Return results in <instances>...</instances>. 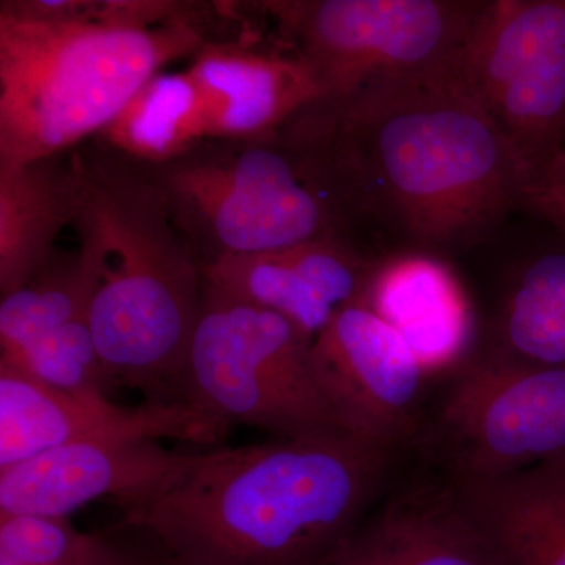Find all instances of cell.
<instances>
[{
    "mask_svg": "<svg viewBox=\"0 0 565 565\" xmlns=\"http://www.w3.org/2000/svg\"><path fill=\"white\" fill-rule=\"evenodd\" d=\"M278 136L351 221L423 247L473 245L519 210L525 163L449 74L319 98Z\"/></svg>",
    "mask_w": 565,
    "mask_h": 565,
    "instance_id": "6da1fadb",
    "label": "cell"
},
{
    "mask_svg": "<svg viewBox=\"0 0 565 565\" xmlns=\"http://www.w3.org/2000/svg\"><path fill=\"white\" fill-rule=\"evenodd\" d=\"M396 452L351 434L200 452L162 492L122 505L178 565H321L360 525Z\"/></svg>",
    "mask_w": 565,
    "mask_h": 565,
    "instance_id": "7a4b0ae2",
    "label": "cell"
},
{
    "mask_svg": "<svg viewBox=\"0 0 565 565\" xmlns=\"http://www.w3.org/2000/svg\"><path fill=\"white\" fill-rule=\"evenodd\" d=\"M73 226L96 266L90 327L110 384L150 394L182 385L204 273L150 167L102 145L74 150Z\"/></svg>",
    "mask_w": 565,
    "mask_h": 565,
    "instance_id": "3957f363",
    "label": "cell"
},
{
    "mask_svg": "<svg viewBox=\"0 0 565 565\" xmlns=\"http://www.w3.org/2000/svg\"><path fill=\"white\" fill-rule=\"evenodd\" d=\"M196 25L0 13V172L95 139L163 66L206 43Z\"/></svg>",
    "mask_w": 565,
    "mask_h": 565,
    "instance_id": "277c9868",
    "label": "cell"
},
{
    "mask_svg": "<svg viewBox=\"0 0 565 565\" xmlns=\"http://www.w3.org/2000/svg\"><path fill=\"white\" fill-rule=\"evenodd\" d=\"M148 167L203 269L226 256L345 237L351 221L278 132L204 140L177 161Z\"/></svg>",
    "mask_w": 565,
    "mask_h": 565,
    "instance_id": "5b68a950",
    "label": "cell"
},
{
    "mask_svg": "<svg viewBox=\"0 0 565 565\" xmlns=\"http://www.w3.org/2000/svg\"><path fill=\"white\" fill-rule=\"evenodd\" d=\"M313 344L282 316L204 281L182 375L184 401L226 426L259 427L278 438L351 434L319 382Z\"/></svg>",
    "mask_w": 565,
    "mask_h": 565,
    "instance_id": "8992f818",
    "label": "cell"
},
{
    "mask_svg": "<svg viewBox=\"0 0 565 565\" xmlns=\"http://www.w3.org/2000/svg\"><path fill=\"white\" fill-rule=\"evenodd\" d=\"M482 6L471 0L259 3L289 51L313 73L321 98L379 81L448 74Z\"/></svg>",
    "mask_w": 565,
    "mask_h": 565,
    "instance_id": "52a82bcc",
    "label": "cell"
},
{
    "mask_svg": "<svg viewBox=\"0 0 565 565\" xmlns=\"http://www.w3.org/2000/svg\"><path fill=\"white\" fill-rule=\"evenodd\" d=\"M449 482L486 481L565 459V370L468 360L426 433Z\"/></svg>",
    "mask_w": 565,
    "mask_h": 565,
    "instance_id": "ba28073f",
    "label": "cell"
},
{
    "mask_svg": "<svg viewBox=\"0 0 565 565\" xmlns=\"http://www.w3.org/2000/svg\"><path fill=\"white\" fill-rule=\"evenodd\" d=\"M313 353L319 382L349 433L393 452L419 437L427 375L401 334L366 305L340 308Z\"/></svg>",
    "mask_w": 565,
    "mask_h": 565,
    "instance_id": "9c48e42d",
    "label": "cell"
},
{
    "mask_svg": "<svg viewBox=\"0 0 565 565\" xmlns=\"http://www.w3.org/2000/svg\"><path fill=\"white\" fill-rule=\"evenodd\" d=\"M228 429L188 401H148L125 407L106 394L52 388L0 363V470L85 441L170 438L211 446Z\"/></svg>",
    "mask_w": 565,
    "mask_h": 565,
    "instance_id": "30bf717a",
    "label": "cell"
},
{
    "mask_svg": "<svg viewBox=\"0 0 565 565\" xmlns=\"http://www.w3.org/2000/svg\"><path fill=\"white\" fill-rule=\"evenodd\" d=\"M200 452L148 438H111L52 449L0 470V515L68 516L111 498L120 508L173 484Z\"/></svg>",
    "mask_w": 565,
    "mask_h": 565,
    "instance_id": "8fae6325",
    "label": "cell"
},
{
    "mask_svg": "<svg viewBox=\"0 0 565 565\" xmlns=\"http://www.w3.org/2000/svg\"><path fill=\"white\" fill-rule=\"evenodd\" d=\"M188 71L202 95L207 140L274 136L322 96L313 73L292 51L206 41Z\"/></svg>",
    "mask_w": 565,
    "mask_h": 565,
    "instance_id": "7c38bea8",
    "label": "cell"
},
{
    "mask_svg": "<svg viewBox=\"0 0 565 565\" xmlns=\"http://www.w3.org/2000/svg\"><path fill=\"white\" fill-rule=\"evenodd\" d=\"M362 303L401 334L427 377L468 362L473 310L456 274L435 256L375 262Z\"/></svg>",
    "mask_w": 565,
    "mask_h": 565,
    "instance_id": "4fadbf2b",
    "label": "cell"
},
{
    "mask_svg": "<svg viewBox=\"0 0 565 565\" xmlns=\"http://www.w3.org/2000/svg\"><path fill=\"white\" fill-rule=\"evenodd\" d=\"M321 565H501L452 486L394 497Z\"/></svg>",
    "mask_w": 565,
    "mask_h": 565,
    "instance_id": "5bb4252c",
    "label": "cell"
},
{
    "mask_svg": "<svg viewBox=\"0 0 565 565\" xmlns=\"http://www.w3.org/2000/svg\"><path fill=\"white\" fill-rule=\"evenodd\" d=\"M449 484L501 565H565V459Z\"/></svg>",
    "mask_w": 565,
    "mask_h": 565,
    "instance_id": "9a60e30c",
    "label": "cell"
},
{
    "mask_svg": "<svg viewBox=\"0 0 565 565\" xmlns=\"http://www.w3.org/2000/svg\"><path fill=\"white\" fill-rule=\"evenodd\" d=\"M0 172V292L17 291L51 262L79 211L74 151Z\"/></svg>",
    "mask_w": 565,
    "mask_h": 565,
    "instance_id": "2e32d148",
    "label": "cell"
},
{
    "mask_svg": "<svg viewBox=\"0 0 565 565\" xmlns=\"http://www.w3.org/2000/svg\"><path fill=\"white\" fill-rule=\"evenodd\" d=\"M563 46L565 0H492L448 74L487 109L523 70Z\"/></svg>",
    "mask_w": 565,
    "mask_h": 565,
    "instance_id": "e0dca14e",
    "label": "cell"
},
{
    "mask_svg": "<svg viewBox=\"0 0 565 565\" xmlns=\"http://www.w3.org/2000/svg\"><path fill=\"white\" fill-rule=\"evenodd\" d=\"M95 139L107 150L145 166L177 161L207 140L195 81L189 71L154 74Z\"/></svg>",
    "mask_w": 565,
    "mask_h": 565,
    "instance_id": "ac0fdd59",
    "label": "cell"
},
{
    "mask_svg": "<svg viewBox=\"0 0 565 565\" xmlns=\"http://www.w3.org/2000/svg\"><path fill=\"white\" fill-rule=\"evenodd\" d=\"M498 355L565 370V234L523 264L505 297Z\"/></svg>",
    "mask_w": 565,
    "mask_h": 565,
    "instance_id": "d6986e66",
    "label": "cell"
},
{
    "mask_svg": "<svg viewBox=\"0 0 565 565\" xmlns=\"http://www.w3.org/2000/svg\"><path fill=\"white\" fill-rule=\"evenodd\" d=\"M96 266L82 245L71 253L55 252L47 266L0 302V355H9L90 315Z\"/></svg>",
    "mask_w": 565,
    "mask_h": 565,
    "instance_id": "ffe728a7",
    "label": "cell"
},
{
    "mask_svg": "<svg viewBox=\"0 0 565 565\" xmlns=\"http://www.w3.org/2000/svg\"><path fill=\"white\" fill-rule=\"evenodd\" d=\"M203 273L212 288L282 316L311 340L338 311L277 250L226 256L204 267Z\"/></svg>",
    "mask_w": 565,
    "mask_h": 565,
    "instance_id": "44dd1931",
    "label": "cell"
},
{
    "mask_svg": "<svg viewBox=\"0 0 565 565\" xmlns=\"http://www.w3.org/2000/svg\"><path fill=\"white\" fill-rule=\"evenodd\" d=\"M0 363L63 392L106 394V385L110 384L88 316L44 334L20 351L0 355Z\"/></svg>",
    "mask_w": 565,
    "mask_h": 565,
    "instance_id": "7402d4cb",
    "label": "cell"
},
{
    "mask_svg": "<svg viewBox=\"0 0 565 565\" xmlns=\"http://www.w3.org/2000/svg\"><path fill=\"white\" fill-rule=\"evenodd\" d=\"M114 537L81 533L66 516L0 515V556L18 565H109Z\"/></svg>",
    "mask_w": 565,
    "mask_h": 565,
    "instance_id": "603a6c76",
    "label": "cell"
},
{
    "mask_svg": "<svg viewBox=\"0 0 565 565\" xmlns=\"http://www.w3.org/2000/svg\"><path fill=\"white\" fill-rule=\"evenodd\" d=\"M277 252L334 310L362 303L375 262L356 250L348 237L307 241Z\"/></svg>",
    "mask_w": 565,
    "mask_h": 565,
    "instance_id": "cb8c5ba5",
    "label": "cell"
},
{
    "mask_svg": "<svg viewBox=\"0 0 565 565\" xmlns=\"http://www.w3.org/2000/svg\"><path fill=\"white\" fill-rule=\"evenodd\" d=\"M519 210L565 234V147L526 170Z\"/></svg>",
    "mask_w": 565,
    "mask_h": 565,
    "instance_id": "d4e9b609",
    "label": "cell"
},
{
    "mask_svg": "<svg viewBox=\"0 0 565 565\" xmlns=\"http://www.w3.org/2000/svg\"><path fill=\"white\" fill-rule=\"evenodd\" d=\"M125 530L129 537H114L115 553L109 565H178L150 534L134 527Z\"/></svg>",
    "mask_w": 565,
    "mask_h": 565,
    "instance_id": "484cf974",
    "label": "cell"
},
{
    "mask_svg": "<svg viewBox=\"0 0 565 565\" xmlns=\"http://www.w3.org/2000/svg\"><path fill=\"white\" fill-rule=\"evenodd\" d=\"M0 565H18V564H14L13 561L7 559V557L0 556Z\"/></svg>",
    "mask_w": 565,
    "mask_h": 565,
    "instance_id": "4316f807",
    "label": "cell"
},
{
    "mask_svg": "<svg viewBox=\"0 0 565 565\" xmlns=\"http://www.w3.org/2000/svg\"><path fill=\"white\" fill-rule=\"evenodd\" d=\"M563 147H565V139H564V145H563Z\"/></svg>",
    "mask_w": 565,
    "mask_h": 565,
    "instance_id": "83f0119b",
    "label": "cell"
}]
</instances>
